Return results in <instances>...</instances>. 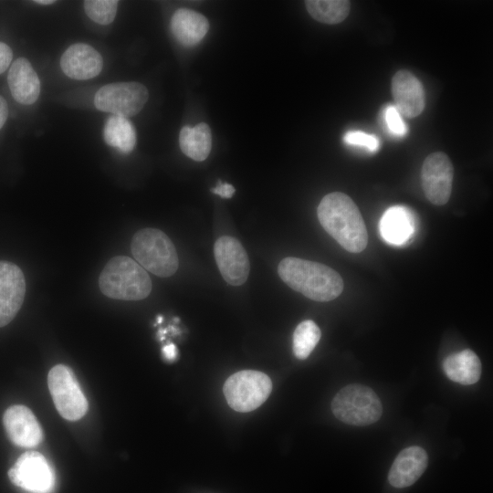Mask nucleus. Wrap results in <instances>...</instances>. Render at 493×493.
<instances>
[{"mask_svg": "<svg viewBox=\"0 0 493 493\" xmlns=\"http://www.w3.org/2000/svg\"><path fill=\"white\" fill-rule=\"evenodd\" d=\"M317 215L324 230L345 250L360 253L366 248L368 234L363 218L351 197L341 192L326 194Z\"/></svg>", "mask_w": 493, "mask_h": 493, "instance_id": "1", "label": "nucleus"}, {"mask_svg": "<svg viewBox=\"0 0 493 493\" xmlns=\"http://www.w3.org/2000/svg\"><path fill=\"white\" fill-rule=\"evenodd\" d=\"M278 273L289 288L315 301H330L343 290L341 275L321 263L289 257L279 262Z\"/></svg>", "mask_w": 493, "mask_h": 493, "instance_id": "2", "label": "nucleus"}, {"mask_svg": "<svg viewBox=\"0 0 493 493\" xmlns=\"http://www.w3.org/2000/svg\"><path fill=\"white\" fill-rule=\"evenodd\" d=\"M100 291L108 298L140 300L152 291V280L146 270L126 256H117L108 261L99 278Z\"/></svg>", "mask_w": 493, "mask_h": 493, "instance_id": "3", "label": "nucleus"}, {"mask_svg": "<svg viewBox=\"0 0 493 493\" xmlns=\"http://www.w3.org/2000/svg\"><path fill=\"white\" fill-rule=\"evenodd\" d=\"M131 250L140 266L158 277H170L178 269L176 249L166 234L159 229L139 230L131 239Z\"/></svg>", "mask_w": 493, "mask_h": 493, "instance_id": "4", "label": "nucleus"}, {"mask_svg": "<svg viewBox=\"0 0 493 493\" xmlns=\"http://www.w3.org/2000/svg\"><path fill=\"white\" fill-rule=\"evenodd\" d=\"M331 411L336 418L347 425L364 426L380 419L383 406L372 389L355 383L336 393L331 402Z\"/></svg>", "mask_w": 493, "mask_h": 493, "instance_id": "5", "label": "nucleus"}, {"mask_svg": "<svg viewBox=\"0 0 493 493\" xmlns=\"http://www.w3.org/2000/svg\"><path fill=\"white\" fill-rule=\"evenodd\" d=\"M272 382L264 372L244 370L232 374L224 384L225 397L236 412L246 413L259 407L269 396Z\"/></svg>", "mask_w": 493, "mask_h": 493, "instance_id": "6", "label": "nucleus"}, {"mask_svg": "<svg viewBox=\"0 0 493 493\" xmlns=\"http://www.w3.org/2000/svg\"><path fill=\"white\" fill-rule=\"evenodd\" d=\"M47 384L54 404L63 418L77 421L85 415L88 401L69 367L58 364L51 368Z\"/></svg>", "mask_w": 493, "mask_h": 493, "instance_id": "7", "label": "nucleus"}, {"mask_svg": "<svg viewBox=\"0 0 493 493\" xmlns=\"http://www.w3.org/2000/svg\"><path fill=\"white\" fill-rule=\"evenodd\" d=\"M148 98L147 88L139 82L110 83L97 91L94 104L101 111L128 118L139 113Z\"/></svg>", "mask_w": 493, "mask_h": 493, "instance_id": "8", "label": "nucleus"}, {"mask_svg": "<svg viewBox=\"0 0 493 493\" xmlns=\"http://www.w3.org/2000/svg\"><path fill=\"white\" fill-rule=\"evenodd\" d=\"M11 482L29 493H48L54 486V474L47 460L38 452L22 454L8 470Z\"/></svg>", "mask_w": 493, "mask_h": 493, "instance_id": "9", "label": "nucleus"}, {"mask_svg": "<svg viewBox=\"0 0 493 493\" xmlns=\"http://www.w3.org/2000/svg\"><path fill=\"white\" fill-rule=\"evenodd\" d=\"M453 177V164L446 153L437 152L428 155L421 173L426 198L435 205L446 204L451 195Z\"/></svg>", "mask_w": 493, "mask_h": 493, "instance_id": "10", "label": "nucleus"}, {"mask_svg": "<svg viewBox=\"0 0 493 493\" xmlns=\"http://www.w3.org/2000/svg\"><path fill=\"white\" fill-rule=\"evenodd\" d=\"M215 258L223 278L232 286L244 284L249 275L250 264L241 243L235 237H219L214 246Z\"/></svg>", "mask_w": 493, "mask_h": 493, "instance_id": "11", "label": "nucleus"}, {"mask_svg": "<svg viewBox=\"0 0 493 493\" xmlns=\"http://www.w3.org/2000/svg\"><path fill=\"white\" fill-rule=\"evenodd\" d=\"M26 294V280L19 267L0 261V327L7 325L20 309Z\"/></svg>", "mask_w": 493, "mask_h": 493, "instance_id": "12", "label": "nucleus"}, {"mask_svg": "<svg viewBox=\"0 0 493 493\" xmlns=\"http://www.w3.org/2000/svg\"><path fill=\"white\" fill-rule=\"evenodd\" d=\"M8 438L21 447H35L43 439L42 428L32 411L21 404L8 407L3 415Z\"/></svg>", "mask_w": 493, "mask_h": 493, "instance_id": "13", "label": "nucleus"}, {"mask_svg": "<svg viewBox=\"0 0 493 493\" xmlns=\"http://www.w3.org/2000/svg\"><path fill=\"white\" fill-rule=\"evenodd\" d=\"M394 107L407 118L421 114L425 108V91L419 79L407 70H399L392 79Z\"/></svg>", "mask_w": 493, "mask_h": 493, "instance_id": "14", "label": "nucleus"}, {"mask_svg": "<svg viewBox=\"0 0 493 493\" xmlns=\"http://www.w3.org/2000/svg\"><path fill=\"white\" fill-rule=\"evenodd\" d=\"M62 71L70 79L84 80L98 76L103 68L101 55L92 47L76 43L60 58Z\"/></svg>", "mask_w": 493, "mask_h": 493, "instance_id": "15", "label": "nucleus"}, {"mask_svg": "<svg viewBox=\"0 0 493 493\" xmlns=\"http://www.w3.org/2000/svg\"><path fill=\"white\" fill-rule=\"evenodd\" d=\"M427 463V454L422 447L413 446L404 448L390 468L389 483L397 488L413 485L425 472Z\"/></svg>", "mask_w": 493, "mask_h": 493, "instance_id": "16", "label": "nucleus"}, {"mask_svg": "<svg viewBox=\"0 0 493 493\" xmlns=\"http://www.w3.org/2000/svg\"><path fill=\"white\" fill-rule=\"evenodd\" d=\"M8 86L14 99L21 104L31 105L40 94V80L30 62L19 58L10 67Z\"/></svg>", "mask_w": 493, "mask_h": 493, "instance_id": "17", "label": "nucleus"}, {"mask_svg": "<svg viewBox=\"0 0 493 493\" xmlns=\"http://www.w3.org/2000/svg\"><path fill=\"white\" fill-rule=\"evenodd\" d=\"M416 220L413 212L404 206L388 208L380 220V234L388 243L402 246L412 238Z\"/></svg>", "mask_w": 493, "mask_h": 493, "instance_id": "18", "label": "nucleus"}, {"mask_svg": "<svg viewBox=\"0 0 493 493\" xmlns=\"http://www.w3.org/2000/svg\"><path fill=\"white\" fill-rule=\"evenodd\" d=\"M209 29V23L202 14L186 8L175 11L171 19V31L175 39L185 47L197 45Z\"/></svg>", "mask_w": 493, "mask_h": 493, "instance_id": "19", "label": "nucleus"}, {"mask_svg": "<svg viewBox=\"0 0 493 493\" xmlns=\"http://www.w3.org/2000/svg\"><path fill=\"white\" fill-rule=\"evenodd\" d=\"M443 369L450 380L464 385L476 383L481 375L480 360L468 349L448 355Z\"/></svg>", "mask_w": 493, "mask_h": 493, "instance_id": "20", "label": "nucleus"}, {"mask_svg": "<svg viewBox=\"0 0 493 493\" xmlns=\"http://www.w3.org/2000/svg\"><path fill=\"white\" fill-rule=\"evenodd\" d=\"M182 152L189 158L202 162L205 160L212 147V136L209 126L205 122L197 125L184 126L179 135Z\"/></svg>", "mask_w": 493, "mask_h": 493, "instance_id": "21", "label": "nucleus"}, {"mask_svg": "<svg viewBox=\"0 0 493 493\" xmlns=\"http://www.w3.org/2000/svg\"><path fill=\"white\" fill-rule=\"evenodd\" d=\"M106 143L122 153H130L136 145V131L132 123L124 117L111 115L103 131Z\"/></svg>", "mask_w": 493, "mask_h": 493, "instance_id": "22", "label": "nucleus"}, {"mask_svg": "<svg viewBox=\"0 0 493 493\" xmlns=\"http://www.w3.org/2000/svg\"><path fill=\"white\" fill-rule=\"evenodd\" d=\"M305 5L315 20L329 25L342 22L350 13V2L346 0H308Z\"/></svg>", "mask_w": 493, "mask_h": 493, "instance_id": "23", "label": "nucleus"}, {"mask_svg": "<svg viewBox=\"0 0 493 493\" xmlns=\"http://www.w3.org/2000/svg\"><path fill=\"white\" fill-rule=\"evenodd\" d=\"M321 333L318 325L307 320L300 322L293 333V352L299 360H305L320 339Z\"/></svg>", "mask_w": 493, "mask_h": 493, "instance_id": "24", "label": "nucleus"}, {"mask_svg": "<svg viewBox=\"0 0 493 493\" xmlns=\"http://www.w3.org/2000/svg\"><path fill=\"white\" fill-rule=\"evenodd\" d=\"M118 4L115 0H87L84 2V10L95 23L109 25L115 18Z\"/></svg>", "mask_w": 493, "mask_h": 493, "instance_id": "25", "label": "nucleus"}, {"mask_svg": "<svg viewBox=\"0 0 493 493\" xmlns=\"http://www.w3.org/2000/svg\"><path fill=\"white\" fill-rule=\"evenodd\" d=\"M347 144L364 147L370 152H375L380 148L379 139L372 134L361 131H350L343 137Z\"/></svg>", "mask_w": 493, "mask_h": 493, "instance_id": "26", "label": "nucleus"}, {"mask_svg": "<svg viewBox=\"0 0 493 493\" xmlns=\"http://www.w3.org/2000/svg\"><path fill=\"white\" fill-rule=\"evenodd\" d=\"M383 117L387 130L390 133L398 137L404 136L407 133L406 124L404 123L402 115L394 106H387L385 108Z\"/></svg>", "mask_w": 493, "mask_h": 493, "instance_id": "27", "label": "nucleus"}, {"mask_svg": "<svg viewBox=\"0 0 493 493\" xmlns=\"http://www.w3.org/2000/svg\"><path fill=\"white\" fill-rule=\"evenodd\" d=\"M13 53L9 46L0 42V74L5 72L10 66Z\"/></svg>", "mask_w": 493, "mask_h": 493, "instance_id": "28", "label": "nucleus"}, {"mask_svg": "<svg viewBox=\"0 0 493 493\" xmlns=\"http://www.w3.org/2000/svg\"><path fill=\"white\" fill-rule=\"evenodd\" d=\"M211 191L222 198H231L236 189L232 184L219 181L217 185L212 188Z\"/></svg>", "mask_w": 493, "mask_h": 493, "instance_id": "29", "label": "nucleus"}, {"mask_svg": "<svg viewBox=\"0 0 493 493\" xmlns=\"http://www.w3.org/2000/svg\"><path fill=\"white\" fill-rule=\"evenodd\" d=\"M162 351L165 360L169 362L174 361L177 356V349L173 343L165 345Z\"/></svg>", "mask_w": 493, "mask_h": 493, "instance_id": "30", "label": "nucleus"}, {"mask_svg": "<svg viewBox=\"0 0 493 493\" xmlns=\"http://www.w3.org/2000/svg\"><path fill=\"white\" fill-rule=\"evenodd\" d=\"M8 116V107L5 100L0 96V129L4 126Z\"/></svg>", "mask_w": 493, "mask_h": 493, "instance_id": "31", "label": "nucleus"}, {"mask_svg": "<svg viewBox=\"0 0 493 493\" xmlns=\"http://www.w3.org/2000/svg\"><path fill=\"white\" fill-rule=\"evenodd\" d=\"M35 3L39 4V5H51V4L56 3V1H54V0H38V1H35Z\"/></svg>", "mask_w": 493, "mask_h": 493, "instance_id": "32", "label": "nucleus"}, {"mask_svg": "<svg viewBox=\"0 0 493 493\" xmlns=\"http://www.w3.org/2000/svg\"><path fill=\"white\" fill-rule=\"evenodd\" d=\"M162 321V317L158 318V322L160 323Z\"/></svg>", "mask_w": 493, "mask_h": 493, "instance_id": "33", "label": "nucleus"}]
</instances>
